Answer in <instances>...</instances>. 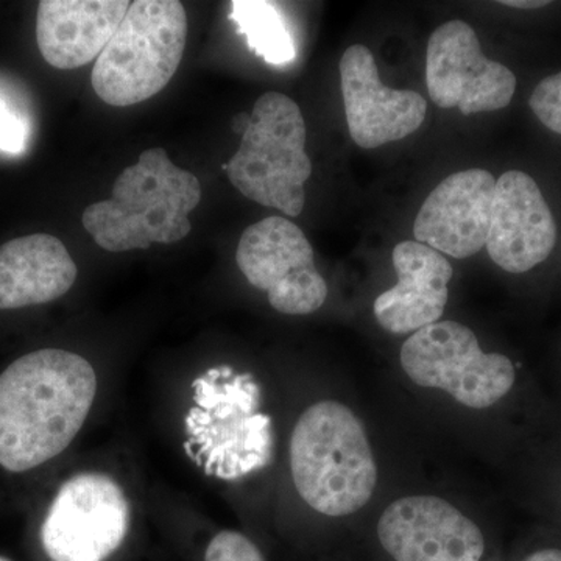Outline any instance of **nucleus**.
<instances>
[{
    "mask_svg": "<svg viewBox=\"0 0 561 561\" xmlns=\"http://www.w3.org/2000/svg\"><path fill=\"white\" fill-rule=\"evenodd\" d=\"M101 394L90 359L43 348L0 373V468L38 470L68 451L87 427Z\"/></svg>",
    "mask_w": 561,
    "mask_h": 561,
    "instance_id": "nucleus-1",
    "label": "nucleus"
},
{
    "mask_svg": "<svg viewBox=\"0 0 561 561\" xmlns=\"http://www.w3.org/2000/svg\"><path fill=\"white\" fill-rule=\"evenodd\" d=\"M180 427L187 459L210 482L236 485L275 457V427L261 383L231 365L206 368L192 379Z\"/></svg>",
    "mask_w": 561,
    "mask_h": 561,
    "instance_id": "nucleus-2",
    "label": "nucleus"
},
{
    "mask_svg": "<svg viewBox=\"0 0 561 561\" xmlns=\"http://www.w3.org/2000/svg\"><path fill=\"white\" fill-rule=\"evenodd\" d=\"M142 527L136 479L117 461L90 459L66 476L38 529L47 561H128Z\"/></svg>",
    "mask_w": 561,
    "mask_h": 561,
    "instance_id": "nucleus-3",
    "label": "nucleus"
},
{
    "mask_svg": "<svg viewBox=\"0 0 561 561\" xmlns=\"http://www.w3.org/2000/svg\"><path fill=\"white\" fill-rule=\"evenodd\" d=\"M201 201L197 176L154 147L124 169L114 181L110 201L88 206L81 220L101 249L124 253L186 238L192 230L190 214Z\"/></svg>",
    "mask_w": 561,
    "mask_h": 561,
    "instance_id": "nucleus-4",
    "label": "nucleus"
},
{
    "mask_svg": "<svg viewBox=\"0 0 561 561\" xmlns=\"http://www.w3.org/2000/svg\"><path fill=\"white\" fill-rule=\"evenodd\" d=\"M289 463L298 496L327 516L360 511L378 481L364 426L337 401H320L301 413L291 431Z\"/></svg>",
    "mask_w": 561,
    "mask_h": 561,
    "instance_id": "nucleus-5",
    "label": "nucleus"
},
{
    "mask_svg": "<svg viewBox=\"0 0 561 561\" xmlns=\"http://www.w3.org/2000/svg\"><path fill=\"white\" fill-rule=\"evenodd\" d=\"M187 16L179 0H136L92 69L91 83L111 106L149 101L183 60Z\"/></svg>",
    "mask_w": 561,
    "mask_h": 561,
    "instance_id": "nucleus-6",
    "label": "nucleus"
},
{
    "mask_svg": "<svg viewBox=\"0 0 561 561\" xmlns=\"http://www.w3.org/2000/svg\"><path fill=\"white\" fill-rule=\"evenodd\" d=\"M221 169L243 197L289 217L300 216L305 184L312 175L300 106L280 92L262 94L241 147Z\"/></svg>",
    "mask_w": 561,
    "mask_h": 561,
    "instance_id": "nucleus-7",
    "label": "nucleus"
},
{
    "mask_svg": "<svg viewBox=\"0 0 561 561\" xmlns=\"http://www.w3.org/2000/svg\"><path fill=\"white\" fill-rule=\"evenodd\" d=\"M400 359L413 382L448 391L471 409L490 408L515 383L512 360L504 354L483 353L474 332L453 320L413 332Z\"/></svg>",
    "mask_w": 561,
    "mask_h": 561,
    "instance_id": "nucleus-8",
    "label": "nucleus"
},
{
    "mask_svg": "<svg viewBox=\"0 0 561 561\" xmlns=\"http://www.w3.org/2000/svg\"><path fill=\"white\" fill-rule=\"evenodd\" d=\"M236 262L251 286L265 291L275 311L309 316L328 297L327 280L317 271L311 242L284 217H267L243 231Z\"/></svg>",
    "mask_w": 561,
    "mask_h": 561,
    "instance_id": "nucleus-9",
    "label": "nucleus"
},
{
    "mask_svg": "<svg viewBox=\"0 0 561 561\" xmlns=\"http://www.w3.org/2000/svg\"><path fill=\"white\" fill-rule=\"evenodd\" d=\"M426 84L435 105L470 116L511 105L516 77L483 55L470 24L454 20L440 25L427 43Z\"/></svg>",
    "mask_w": 561,
    "mask_h": 561,
    "instance_id": "nucleus-10",
    "label": "nucleus"
},
{
    "mask_svg": "<svg viewBox=\"0 0 561 561\" xmlns=\"http://www.w3.org/2000/svg\"><path fill=\"white\" fill-rule=\"evenodd\" d=\"M382 548L397 561H479L481 529L437 496H408L383 511L378 524Z\"/></svg>",
    "mask_w": 561,
    "mask_h": 561,
    "instance_id": "nucleus-11",
    "label": "nucleus"
},
{
    "mask_svg": "<svg viewBox=\"0 0 561 561\" xmlns=\"http://www.w3.org/2000/svg\"><path fill=\"white\" fill-rule=\"evenodd\" d=\"M339 69L350 136L362 149L408 138L423 125L427 111L423 95L386 87L367 46L348 47Z\"/></svg>",
    "mask_w": 561,
    "mask_h": 561,
    "instance_id": "nucleus-12",
    "label": "nucleus"
},
{
    "mask_svg": "<svg viewBox=\"0 0 561 561\" xmlns=\"http://www.w3.org/2000/svg\"><path fill=\"white\" fill-rule=\"evenodd\" d=\"M556 243V219L537 181L522 171L502 173L486 238L494 264L505 272H529L551 256Z\"/></svg>",
    "mask_w": 561,
    "mask_h": 561,
    "instance_id": "nucleus-13",
    "label": "nucleus"
},
{
    "mask_svg": "<svg viewBox=\"0 0 561 561\" xmlns=\"http://www.w3.org/2000/svg\"><path fill=\"white\" fill-rule=\"evenodd\" d=\"M496 179L483 169L453 173L421 206L416 242L456 260L474 256L486 245Z\"/></svg>",
    "mask_w": 561,
    "mask_h": 561,
    "instance_id": "nucleus-14",
    "label": "nucleus"
},
{
    "mask_svg": "<svg viewBox=\"0 0 561 561\" xmlns=\"http://www.w3.org/2000/svg\"><path fill=\"white\" fill-rule=\"evenodd\" d=\"M397 286L376 298L373 311L383 330L408 334L437 323L449 300V261L420 242L398 243L393 250Z\"/></svg>",
    "mask_w": 561,
    "mask_h": 561,
    "instance_id": "nucleus-15",
    "label": "nucleus"
},
{
    "mask_svg": "<svg viewBox=\"0 0 561 561\" xmlns=\"http://www.w3.org/2000/svg\"><path fill=\"white\" fill-rule=\"evenodd\" d=\"M127 0H43L36 43L55 69H77L101 57L130 9Z\"/></svg>",
    "mask_w": 561,
    "mask_h": 561,
    "instance_id": "nucleus-16",
    "label": "nucleus"
},
{
    "mask_svg": "<svg viewBox=\"0 0 561 561\" xmlns=\"http://www.w3.org/2000/svg\"><path fill=\"white\" fill-rule=\"evenodd\" d=\"M76 262L50 234L24 236L0 247V311L46 305L76 284Z\"/></svg>",
    "mask_w": 561,
    "mask_h": 561,
    "instance_id": "nucleus-17",
    "label": "nucleus"
},
{
    "mask_svg": "<svg viewBox=\"0 0 561 561\" xmlns=\"http://www.w3.org/2000/svg\"><path fill=\"white\" fill-rule=\"evenodd\" d=\"M231 21L257 57L268 65H287L297 57L294 39L275 3L265 0H234Z\"/></svg>",
    "mask_w": 561,
    "mask_h": 561,
    "instance_id": "nucleus-18",
    "label": "nucleus"
},
{
    "mask_svg": "<svg viewBox=\"0 0 561 561\" xmlns=\"http://www.w3.org/2000/svg\"><path fill=\"white\" fill-rule=\"evenodd\" d=\"M197 561H265L261 549L242 531L217 529L203 538Z\"/></svg>",
    "mask_w": 561,
    "mask_h": 561,
    "instance_id": "nucleus-19",
    "label": "nucleus"
},
{
    "mask_svg": "<svg viewBox=\"0 0 561 561\" xmlns=\"http://www.w3.org/2000/svg\"><path fill=\"white\" fill-rule=\"evenodd\" d=\"M529 105L548 130L561 135V72L537 84L531 92Z\"/></svg>",
    "mask_w": 561,
    "mask_h": 561,
    "instance_id": "nucleus-20",
    "label": "nucleus"
},
{
    "mask_svg": "<svg viewBox=\"0 0 561 561\" xmlns=\"http://www.w3.org/2000/svg\"><path fill=\"white\" fill-rule=\"evenodd\" d=\"M27 122L0 95V150L20 154L27 147Z\"/></svg>",
    "mask_w": 561,
    "mask_h": 561,
    "instance_id": "nucleus-21",
    "label": "nucleus"
},
{
    "mask_svg": "<svg viewBox=\"0 0 561 561\" xmlns=\"http://www.w3.org/2000/svg\"><path fill=\"white\" fill-rule=\"evenodd\" d=\"M502 5L513 7V9H541L549 5L546 0H504Z\"/></svg>",
    "mask_w": 561,
    "mask_h": 561,
    "instance_id": "nucleus-22",
    "label": "nucleus"
},
{
    "mask_svg": "<svg viewBox=\"0 0 561 561\" xmlns=\"http://www.w3.org/2000/svg\"><path fill=\"white\" fill-rule=\"evenodd\" d=\"M524 561H561V551L559 549H542V551L531 553Z\"/></svg>",
    "mask_w": 561,
    "mask_h": 561,
    "instance_id": "nucleus-23",
    "label": "nucleus"
},
{
    "mask_svg": "<svg viewBox=\"0 0 561 561\" xmlns=\"http://www.w3.org/2000/svg\"><path fill=\"white\" fill-rule=\"evenodd\" d=\"M249 125H250V114L241 113L234 117V124H232V127H234L236 133H239V135L243 136V135H245V131H247V128H249Z\"/></svg>",
    "mask_w": 561,
    "mask_h": 561,
    "instance_id": "nucleus-24",
    "label": "nucleus"
},
{
    "mask_svg": "<svg viewBox=\"0 0 561 561\" xmlns=\"http://www.w3.org/2000/svg\"><path fill=\"white\" fill-rule=\"evenodd\" d=\"M0 561H13V560H10V559H7V557L0 556Z\"/></svg>",
    "mask_w": 561,
    "mask_h": 561,
    "instance_id": "nucleus-25",
    "label": "nucleus"
}]
</instances>
